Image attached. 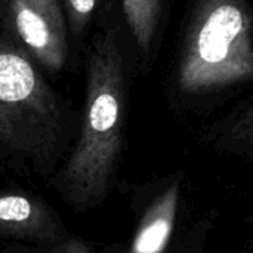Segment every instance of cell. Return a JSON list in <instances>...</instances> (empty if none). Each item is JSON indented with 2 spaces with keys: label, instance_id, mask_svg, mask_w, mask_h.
<instances>
[{
  "label": "cell",
  "instance_id": "cell-9",
  "mask_svg": "<svg viewBox=\"0 0 253 253\" xmlns=\"http://www.w3.org/2000/svg\"><path fill=\"white\" fill-rule=\"evenodd\" d=\"M101 3L102 0H62L73 46L84 39Z\"/></svg>",
  "mask_w": 253,
  "mask_h": 253
},
{
  "label": "cell",
  "instance_id": "cell-7",
  "mask_svg": "<svg viewBox=\"0 0 253 253\" xmlns=\"http://www.w3.org/2000/svg\"><path fill=\"white\" fill-rule=\"evenodd\" d=\"M208 142L221 156L253 165V105L211 130Z\"/></svg>",
  "mask_w": 253,
  "mask_h": 253
},
{
  "label": "cell",
  "instance_id": "cell-6",
  "mask_svg": "<svg viewBox=\"0 0 253 253\" xmlns=\"http://www.w3.org/2000/svg\"><path fill=\"white\" fill-rule=\"evenodd\" d=\"M0 239L49 253H98L37 193L0 188Z\"/></svg>",
  "mask_w": 253,
  "mask_h": 253
},
{
  "label": "cell",
  "instance_id": "cell-12",
  "mask_svg": "<svg viewBox=\"0 0 253 253\" xmlns=\"http://www.w3.org/2000/svg\"><path fill=\"white\" fill-rule=\"evenodd\" d=\"M3 157H9V154H7V153H6V151H4V150L0 147V160H1Z\"/></svg>",
  "mask_w": 253,
  "mask_h": 253
},
{
  "label": "cell",
  "instance_id": "cell-8",
  "mask_svg": "<svg viewBox=\"0 0 253 253\" xmlns=\"http://www.w3.org/2000/svg\"><path fill=\"white\" fill-rule=\"evenodd\" d=\"M122 9L127 28L141 55L147 59L159 24L160 0H122Z\"/></svg>",
  "mask_w": 253,
  "mask_h": 253
},
{
  "label": "cell",
  "instance_id": "cell-11",
  "mask_svg": "<svg viewBox=\"0 0 253 253\" xmlns=\"http://www.w3.org/2000/svg\"><path fill=\"white\" fill-rule=\"evenodd\" d=\"M245 251H253V239L252 240H249V242L246 243V248H245Z\"/></svg>",
  "mask_w": 253,
  "mask_h": 253
},
{
  "label": "cell",
  "instance_id": "cell-2",
  "mask_svg": "<svg viewBox=\"0 0 253 253\" xmlns=\"http://www.w3.org/2000/svg\"><path fill=\"white\" fill-rule=\"evenodd\" d=\"M77 123L43 71L0 33V147L49 181L74 142Z\"/></svg>",
  "mask_w": 253,
  "mask_h": 253
},
{
  "label": "cell",
  "instance_id": "cell-4",
  "mask_svg": "<svg viewBox=\"0 0 253 253\" xmlns=\"http://www.w3.org/2000/svg\"><path fill=\"white\" fill-rule=\"evenodd\" d=\"M253 79V24L243 0H199L176 70L178 90L200 96Z\"/></svg>",
  "mask_w": 253,
  "mask_h": 253
},
{
  "label": "cell",
  "instance_id": "cell-5",
  "mask_svg": "<svg viewBox=\"0 0 253 253\" xmlns=\"http://www.w3.org/2000/svg\"><path fill=\"white\" fill-rule=\"evenodd\" d=\"M0 33L47 77L73 61V43L62 0H0Z\"/></svg>",
  "mask_w": 253,
  "mask_h": 253
},
{
  "label": "cell",
  "instance_id": "cell-10",
  "mask_svg": "<svg viewBox=\"0 0 253 253\" xmlns=\"http://www.w3.org/2000/svg\"><path fill=\"white\" fill-rule=\"evenodd\" d=\"M1 253H49L36 248H30V246H24V245H18V243H6L1 249Z\"/></svg>",
  "mask_w": 253,
  "mask_h": 253
},
{
  "label": "cell",
  "instance_id": "cell-1",
  "mask_svg": "<svg viewBox=\"0 0 253 253\" xmlns=\"http://www.w3.org/2000/svg\"><path fill=\"white\" fill-rule=\"evenodd\" d=\"M126 77L116 27L96 33L86 56L84 102L74 142L47 181L67 208L86 213L119 185L125 153Z\"/></svg>",
  "mask_w": 253,
  "mask_h": 253
},
{
  "label": "cell",
  "instance_id": "cell-3",
  "mask_svg": "<svg viewBox=\"0 0 253 253\" xmlns=\"http://www.w3.org/2000/svg\"><path fill=\"white\" fill-rule=\"evenodd\" d=\"M127 194L135 218L130 234L98 253H206L219 212L200 202L185 170L130 185Z\"/></svg>",
  "mask_w": 253,
  "mask_h": 253
},
{
  "label": "cell",
  "instance_id": "cell-13",
  "mask_svg": "<svg viewBox=\"0 0 253 253\" xmlns=\"http://www.w3.org/2000/svg\"><path fill=\"white\" fill-rule=\"evenodd\" d=\"M242 253H253V251H243Z\"/></svg>",
  "mask_w": 253,
  "mask_h": 253
}]
</instances>
